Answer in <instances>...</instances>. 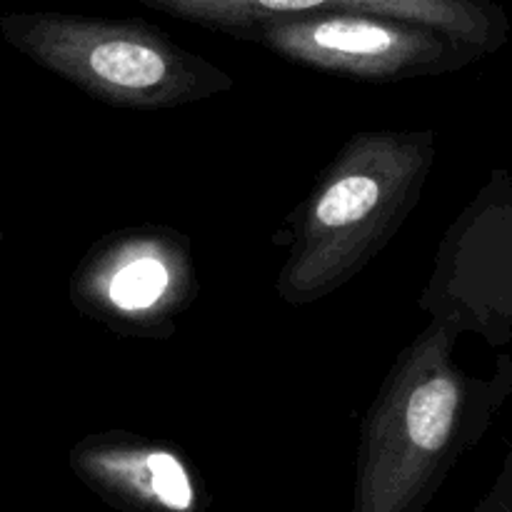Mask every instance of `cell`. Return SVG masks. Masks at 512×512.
I'll list each match as a JSON object with an SVG mask.
<instances>
[{"instance_id":"6da1fadb","label":"cell","mask_w":512,"mask_h":512,"mask_svg":"<svg viewBox=\"0 0 512 512\" xmlns=\"http://www.w3.org/2000/svg\"><path fill=\"white\" fill-rule=\"evenodd\" d=\"M505 398L453 363V333L425 330L395 363L363 425L353 512H425Z\"/></svg>"},{"instance_id":"7a4b0ae2","label":"cell","mask_w":512,"mask_h":512,"mask_svg":"<svg viewBox=\"0 0 512 512\" xmlns=\"http://www.w3.org/2000/svg\"><path fill=\"white\" fill-rule=\"evenodd\" d=\"M433 163L430 130L355 135L300 208L280 298L313 303L363 273L418 205Z\"/></svg>"},{"instance_id":"3957f363","label":"cell","mask_w":512,"mask_h":512,"mask_svg":"<svg viewBox=\"0 0 512 512\" xmlns=\"http://www.w3.org/2000/svg\"><path fill=\"white\" fill-rule=\"evenodd\" d=\"M0 30L35 63L120 108H178L235 85L225 70L138 18L10 13Z\"/></svg>"},{"instance_id":"277c9868","label":"cell","mask_w":512,"mask_h":512,"mask_svg":"<svg viewBox=\"0 0 512 512\" xmlns=\"http://www.w3.org/2000/svg\"><path fill=\"white\" fill-rule=\"evenodd\" d=\"M248 40L293 63L358 80L443 75L485 55L433 25L375 13H315L270 20L255 28Z\"/></svg>"},{"instance_id":"5b68a950","label":"cell","mask_w":512,"mask_h":512,"mask_svg":"<svg viewBox=\"0 0 512 512\" xmlns=\"http://www.w3.org/2000/svg\"><path fill=\"white\" fill-rule=\"evenodd\" d=\"M185 23L248 38L280 18L315 13H375L433 25L480 53H495L508 40L510 20L495 0H138Z\"/></svg>"},{"instance_id":"8992f818","label":"cell","mask_w":512,"mask_h":512,"mask_svg":"<svg viewBox=\"0 0 512 512\" xmlns=\"http://www.w3.org/2000/svg\"><path fill=\"white\" fill-rule=\"evenodd\" d=\"M73 473L120 512H208L210 498L178 450L128 433L90 435L70 450Z\"/></svg>"},{"instance_id":"52a82bcc","label":"cell","mask_w":512,"mask_h":512,"mask_svg":"<svg viewBox=\"0 0 512 512\" xmlns=\"http://www.w3.org/2000/svg\"><path fill=\"white\" fill-rule=\"evenodd\" d=\"M173 293V270L168 260L160 258L153 240L128 245L108 265V278L103 280L105 303L123 315L153 313Z\"/></svg>"},{"instance_id":"ba28073f","label":"cell","mask_w":512,"mask_h":512,"mask_svg":"<svg viewBox=\"0 0 512 512\" xmlns=\"http://www.w3.org/2000/svg\"><path fill=\"white\" fill-rule=\"evenodd\" d=\"M473 512H512V445L503 460V468L500 475L495 478L493 488L485 493V498L480 500L478 508Z\"/></svg>"}]
</instances>
